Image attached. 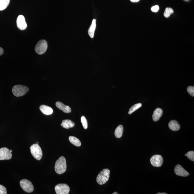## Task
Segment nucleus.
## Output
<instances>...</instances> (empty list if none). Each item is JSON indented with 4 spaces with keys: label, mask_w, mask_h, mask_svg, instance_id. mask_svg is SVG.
Here are the masks:
<instances>
[{
    "label": "nucleus",
    "mask_w": 194,
    "mask_h": 194,
    "mask_svg": "<svg viewBox=\"0 0 194 194\" xmlns=\"http://www.w3.org/2000/svg\"><path fill=\"white\" fill-rule=\"evenodd\" d=\"M67 169L66 159L64 156H61L56 161L55 165L56 172L59 174H62L65 173Z\"/></svg>",
    "instance_id": "nucleus-1"
},
{
    "label": "nucleus",
    "mask_w": 194,
    "mask_h": 194,
    "mask_svg": "<svg viewBox=\"0 0 194 194\" xmlns=\"http://www.w3.org/2000/svg\"><path fill=\"white\" fill-rule=\"evenodd\" d=\"M110 171L107 169L102 170L99 173L96 178L97 182L100 185L105 184L109 178Z\"/></svg>",
    "instance_id": "nucleus-2"
},
{
    "label": "nucleus",
    "mask_w": 194,
    "mask_h": 194,
    "mask_svg": "<svg viewBox=\"0 0 194 194\" xmlns=\"http://www.w3.org/2000/svg\"><path fill=\"white\" fill-rule=\"evenodd\" d=\"M29 90V88L22 85H16L13 86L12 89L13 94L16 97L23 96L27 93Z\"/></svg>",
    "instance_id": "nucleus-3"
},
{
    "label": "nucleus",
    "mask_w": 194,
    "mask_h": 194,
    "mask_svg": "<svg viewBox=\"0 0 194 194\" xmlns=\"http://www.w3.org/2000/svg\"><path fill=\"white\" fill-rule=\"evenodd\" d=\"M31 154L37 160H40L43 156L42 151L38 144H32L30 147Z\"/></svg>",
    "instance_id": "nucleus-4"
},
{
    "label": "nucleus",
    "mask_w": 194,
    "mask_h": 194,
    "mask_svg": "<svg viewBox=\"0 0 194 194\" xmlns=\"http://www.w3.org/2000/svg\"><path fill=\"white\" fill-rule=\"evenodd\" d=\"M47 43L45 40H40L36 46L35 52L38 54H43L47 51Z\"/></svg>",
    "instance_id": "nucleus-5"
},
{
    "label": "nucleus",
    "mask_w": 194,
    "mask_h": 194,
    "mask_svg": "<svg viewBox=\"0 0 194 194\" xmlns=\"http://www.w3.org/2000/svg\"><path fill=\"white\" fill-rule=\"evenodd\" d=\"M20 185L22 188L25 192L31 193L34 190L33 185L30 181L27 180H21Z\"/></svg>",
    "instance_id": "nucleus-6"
},
{
    "label": "nucleus",
    "mask_w": 194,
    "mask_h": 194,
    "mask_svg": "<svg viewBox=\"0 0 194 194\" xmlns=\"http://www.w3.org/2000/svg\"><path fill=\"white\" fill-rule=\"evenodd\" d=\"M55 190L57 194H68L69 193L70 188L66 184H59L55 186Z\"/></svg>",
    "instance_id": "nucleus-7"
},
{
    "label": "nucleus",
    "mask_w": 194,
    "mask_h": 194,
    "mask_svg": "<svg viewBox=\"0 0 194 194\" xmlns=\"http://www.w3.org/2000/svg\"><path fill=\"white\" fill-rule=\"evenodd\" d=\"M150 162L153 166L161 167L163 164V159L160 155H154L151 158Z\"/></svg>",
    "instance_id": "nucleus-8"
},
{
    "label": "nucleus",
    "mask_w": 194,
    "mask_h": 194,
    "mask_svg": "<svg viewBox=\"0 0 194 194\" xmlns=\"http://www.w3.org/2000/svg\"><path fill=\"white\" fill-rule=\"evenodd\" d=\"M12 157V153L7 148L3 147L0 149V160H8Z\"/></svg>",
    "instance_id": "nucleus-9"
},
{
    "label": "nucleus",
    "mask_w": 194,
    "mask_h": 194,
    "mask_svg": "<svg viewBox=\"0 0 194 194\" xmlns=\"http://www.w3.org/2000/svg\"><path fill=\"white\" fill-rule=\"evenodd\" d=\"M17 25L19 30H23L26 29L27 25L25 21V17L23 15H19L17 19Z\"/></svg>",
    "instance_id": "nucleus-10"
},
{
    "label": "nucleus",
    "mask_w": 194,
    "mask_h": 194,
    "mask_svg": "<svg viewBox=\"0 0 194 194\" xmlns=\"http://www.w3.org/2000/svg\"><path fill=\"white\" fill-rule=\"evenodd\" d=\"M174 172L177 175L181 177H187L189 175V173L181 165L179 164L176 166L174 169Z\"/></svg>",
    "instance_id": "nucleus-11"
},
{
    "label": "nucleus",
    "mask_w": 194,
    "mask_h": 194,
    "mask_svg": "<svg viewBox=\"0 0 194 194\" xmlns=\"http://www.w3.org/2000/svg\"><path fill=\"white\" fill-rule=\"evenodd\" d=\"M56 107L59 109L62 110L63 112L68 113L71 112V109L68 106L65 105L62 103L58 101L56 103Z\"/></svg>",
    "instance_id": "nucleus-12"
},
{
    "label": "nucleus",
    "mask_w": 194,
    "mask_h": 194,
    "mask_svg": "<svg viewBox=\"0 0 194 194\" xmlns=\"http://www.w3.org/2000/svg\"><path fill=\"white\" fill-rule=\"evenodd\" d=\"M40 109L43 114L46 115H50L53 113V109L48 106L41 105L40 107Z\"/></svg>",
    "instance_id": "nucleus-13"
},
{
    "label": "nucleus",
    "mask_w": 194,
    "mask_h": 194,
    "mask_svg": "<svg viewBox=\"0 0 194 194\" xmlns=\"http://www.w3.org/2000/svg\"><path fill=\"white\" fill-rule=\"evenodd\" d=\"M163 114V110L160 108H158L155 110L153 115V120L155 122L159 120L162 116Z\"/></svg>",
    "instance_id": "nucleus-14"
},
{
    "label": "nucleus",
    "mask_w": 194,
    "mask_h": 194,
    "mask_svg": "<svg viewBox=\"0 0 194 194\" xmlns=\"http://www.w3.org/2000/svg\"><path fill=\"white\" fill-rule=\"evenodd\" d=\"M61 126L65 129H68L73 128L75 126V124L71 120L66 119L62 121Z\"/></svg>",
    "instance_id": "nucleus-15"
},
{
    "label": "nucleus",
    "mask_w": 194,
    "mask_h": 194,
    "mask_svg": "<svg viewBox=\"0 0 194 194\" xmlns=\"http://www.w3.org/2000/svg\"><path fill=\"white\" fill-rule=\"evenodd\" d=\"M169 127L173 131H177L180 129V126L178 122L175 120H172L169 123Z\"/></svg>",
    "instance_id": "nucleus-16"
},
{
    "label": "nucleus",
    "mask_w": 194,
    "mask_h": 194,
    "mask_svg": "<svg viewBox=\"0 0 194 194\" xmlns=\"http://www.w3.org/2000/svg\"><path fill=\"white\" fill-rule=\"evenodd\" d=\"M96 28V19H94L92 20V23L89 30H88V34L91 38H93L94 35L95 30Z\"/></svg>",
    "instance_id": "nucleus-17"
},
{
    "label": "nucleus",
    "mask_w": 194,
    "mask_h": 194,
    "mask_svg": "<svg viewBox=\"0 0 194 194\" xmlns=\"http://www.w3.org/2000/svg\"><path fill=\"white\" fill-rule=\"evenodd\" d=\"M123 127L121 125H119L116 128L115 131V135L117 138H120L123 135Z\"/></svg>",
    "instance_id": "nucleus-18"
},
{
    "label": "nucleus",
    "mask_w": 194,
    "mask_h": 194,
    "mask_svg": "<svg viewBox=\"0 0 194 194\" xmlns=\"http://www.w3.org/2000/svg\"><path fill=\"white\" fill-rule=\"evenodd\" d=\"M69 140L70 142L74 146L77 147H80L81 146V142L80 140L75 137L70 136L69 138Z\"/></svg>",
    "instance_id": "nucleus-19"
},
{
    "label": "nucleus",
    "mask_w": 194,
    "mask_h": 194,
    "mask_svg": "<svg viewBox=\"0 0 194 194\" xmlns=\"http://www.w3.org/2000/svg\"><path fill=\"white\" fill-rule=\"evenodd\" d=\"M10 3V0H0V10H5Z\"/></svg>",
    "instance_id": "nucleus-20"
},
{
    "label": "nucleus",
    "mask_w": 194,
    "mask_h": 194,
    "mask_svg": "<svg viewBox=\"0 0 194 194\" xmlns=\"http://www.w3.org/2000/svg\"><path fill=\"white\" fill-rule=\"evenodd\" d=\"M142 107V104L139 103H138L135 104V105L132 106V107L130 108L128 111V114H132L133 113L134 111H135L140 107Z\"/></svg>",
    "instance_id": "nucleus-21"
},
{
    "label": "nucleus",
    "mask_w": 194,
    "mask_h": 194,
    "mask_svg": "<svg viewBox=\"0 0 194 194\" xmlns=\"http://www.w3.org/2000/svg\"><path fill=\"white\" fill-rule=\"evenodd\" d=\"M174 13L173 10L171 8H166L165 9L164 15L166 18H168L170 17L171 15Z\"/></svg>",
    "instance_id": "nucleus-22"
},
{
    "label": "nucleus",
    "mask_w": 194,
    "mask_h": 194,
    "mask_svg": "<svg viewBox=\"0 0 194 194\" xmlns=\"http://www.w3.org/2000/svg\"><path fill=\"white\" fill-rule=\"evenodd\" d=\"M81 122L83 128L85 129H87L88 128V123L87 119L84 116H82Z\"/></svg>",
    "instance_id": "nucleus-23"
},
{
    "label": "nucleus",
    "mask_w": 194,
    "mask_h": 194,
    "mask_svg": "<svg viewBox=\"0 0 194 194\" xmlns=\"http://www.w3.org/2000/svg\"><path fill=\"white\" fill-rule=\"evenodd\" d=\"M186 156H187L188 159L190 160L191 161H194V151H190L186 153Z\"/></svg>",
    "instance_id": "nucleus-24"
},
{
    "label": "nucleus",
    "mask_w": 194,
    "mask_h": 194,
    "mask_svg": "<svg viewBox=\"0 0 194 194\" xmlns=\"http://www.w3.org/2000/svg\"><path fill=\"white\" fill-rule=\"evenodd\" d=\"M187 91L189 94L192 96H194V87L189 86L187 89Z\"/></svg>",
    "instance_id": "nucleus-25"
},
{
    "label": "nucleus",
    "mask_w": 194,
    "mask_h": 194,
    "mask_svg": "<svg viewBox=\"0 0 194 194\" xmlns=\"http://www.w3.org/2000/svg\"><path fill=\"white\" fill-rule=\"evenodd\" d=\"M7 194L6 188L2 185H0V194Z\"/></svg>",
    "instance_id": "nucleus-26"
},
{
    "label": "nucleus",
    "mask_w": 194,
    "mask_h": 194,
    "mask_svg": "<svg viewBox=\"0 0 194 194\" xmlns=\"http://www.w3.org/2000/svg\"><path fill=\"white\" fill-rule=\"evenodd\" d=\"M159 7L158 5H156L153 6L151 8V10L152 12H157L159 10Z\"/></svg>",
    "instance_id": "nucleus-27"
},
{
    "label": "nucleus",
    "mask_w": 194,
    "mask_h": 194,
    "mask_svg": "<svg viewBox=\"0 0 194 194\" xmlns=\"http://www.w3.org/2000/svg\"><path fill=\"white\" fill-rule=\"evenodd\" d=\"M4 53L3 49L1 47H0V56L2 55Z\"/></svg>",
    "instance_id": "nucleus-28"
},
{
    "label": "nucleus",
    "mask_w": 194,
    "mask_h": 194,
    "mask_svg": "<svg viewBox=\"0 0 194 194\" xmlns=\"http://www.w3.org/2000/svg\"><path fill=\"white\" fill-rule=\"evenodd\" d=\"M140 1V0H130V1H131V2L133 3L138 2Z\"/></svg>",
    "instance_id": "nucleus-29"
},
{
    "label": "nucleus",
    "mask_w": 194,
    "mask_h": 194,
    "mask_svg": "<svg viewBox=\"0 0 194 194\" xmlns=\"http://www.w3.org/2000/svg\"><path fill=\"white\" fill-rule=\"evenodd\" d=\"M157 194H167V193H158Z\"/></svg>",
    "instance_id": "nucleus-30"
},
{
    "label": "nucleus",
    "mask_w": 194,
    "mask_h": 194,
    "mask_svg": "<svg viewBox=\"0 0 194 194\" xmlns=\"http://www.w3.org/2000/svg\"><path fill=\"white\" fill-rule=\"evenodd\" d=\"M113 194H118V193H117V192H114V193H113Z\"/></svg>",
    "instance_id": "nucleus-31"
},
{
    "label": "nucleus",
    "mask_w": 194,
    "mask_h": 194,
    "mask_svg": "<svg viewBox=\"0 0 194 194\" xmlns=\"http://www.w3.org/2000/svg\"><path fill=\"white\" fill-rule=\"evenodd\" d=\"M10 150V152H11V153H12V150Z\"/></svg>",
    "instance_id": "nucleus-32"
},
{
    "label": "nucleus",
    "mask_w": 194,
    "mask_h": 194,
    "mask_svg": "<svg viewBox=\"0 0 194 194\" xmlns=\"http://www.w3.org/2000/svg\"><path fill=\"white\" fill-rule=\"evenodd\" d=\"M185 156H186V154H185Z\"/></svg>",
    "instance_id": "nucleus-33"
}]
</instances>
